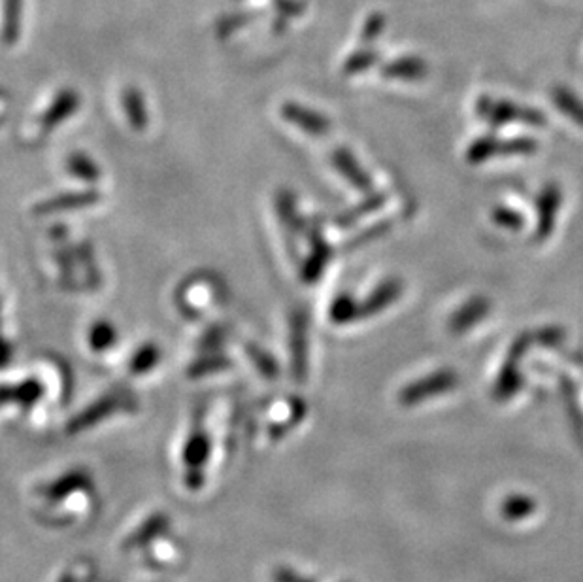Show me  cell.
<instances>
[{
  "label": "cell",
  "mask_w": 583,
  "mask_h": 582,
  "mask_svg": "<svg viewBox=\"0 0 583 582\" xmlns=\"http://www.w3.org/2000/svg\"><path fill=\"white\" fill-rule=\"evenodd\" d=\"M476 114L493 127H502L510 123H523L533 127L546 125V116L531 106H523L506 99H493L487 95L478 99Z\"/></svg>",
  "instance_id": "cell-1"
},
{
  "label": "cell",
  "mask_w": 583,
  "mask_h": 582,
  "mask_svg": "<svg viewBox=\"0 0 583 582\" xmlns=\"http://www.w3.org/2000/svg\"><path fill=\"white\" fill-rule=\"evenodd\" d=\"M459 386V375L453 369H440L427 377L419 378L416 382L404 386L400 390L399 403L404 407H414L425 403L433 397L451 392Z\"/></svg>",
  "instance_id": "cell-2"
},
{
  "label": "cell",
  "mask_w": 583,
  "mask_h": 582,
  "mask_svg": "<svg viewBox=\"0 0 583 582\" xmlns=\"http://www.w3.org/2000/svg\"><path fill=\"white\" fill-rule=\"evenodd\" d=\"M538 150V142L533 138H502L482 137L468 146L467 159L468 163L478 165L489 161L493 157H510V155H531Z\"/></svg>",
  "instance_id": "cell-3"
},
{
  "label": "cell",
  "mask_w": 583,
  "mask_h": 582,
  "mask_svg": "<svg viewBox=\"0 0 583 582\" xmlns=\"http://www.w3.org/2000/svg\"><path fill=\"white\" fill-rule=\"evenodd\" d=\"M563 205V191L557 184H546L538 193L536 199V231L534 240L550 239L555 223L559 218V210Z\"/></svg>",
  "instance_id": "cell-4"
},
{
  "label": "cell",
  "mask_w": 583,
  "mask_h": 582,
  "mask_svg": "<svg viewBox=\"0 0 583 582\" xmlns=\"http://www.w3.org/2000/svg\"><path fill=\"white\" fill-rule=\"evenodd\" d=\"M489 312H491V301L487 297H472L461 309L451 314L448 329L453 335H461L468 329L478 326Z\"/></svg>",
  "instance_id": "cell-5"
},
{
  "label": "cell",
  "mask_w": 583,
  "mask_h": 582,
  "mask_svg": "<svg viewBox=\"0 0 583 582\" xmlns=\"http://www.w3.org/2000/svg\"><path fill=\"white\" fill-rule=\"evenodd\" d=\"M402 290H404V286H402L399 278L384 280L376 290L368 295L365 301L359 303L361 320L368 318V316H374V314H380L382 310L391 307L399 299L400 295H402Z\"/></svg>",
  "instance_id": "cell-6"
},
{
  "label": "cell",
  "mask_w": 583,
  "mask_h": 582,
  "mask_svg": "<svg viewBox=\"0 0 583 582\" xmlns=\"http://www.w3.org/2000/svg\"><path fill=\"white\" fill-rule=\"evenodd\" d=\"M282 112L287 120L295 123L297 127L310 135H325L331 127V123L325 116H321L319 112H312L299 104H284Z\"/></svg>",
  "instance_id": "cell-7"
},
{
  "label": "cell",
  "mask_w": 583,
  "mask_h": 582,
  "mask_svg": "<svg viewBox=\"0 0 583 582\" xmlns=\"http://www.w3.org/2000/svg\"><path fill=\"white\" fill-rule=\"evenodd\" d=\"M382 74L389 80H402V82H419L429 74V67L419 57H400L393 63L382 67Z\"/></svg>",
  "instance_id": "cell-8"
},
{
  "label": "cell",
  "mask_w": 583,
  "mask_h": 582,
  "mask_svg": "<svg viewBox=\"0 0 583 582\" xmlns=\"http://www.w3.org/2000/svg\"><path fill=\"white\" fill-rule=\"evenodd\" d=\"M333 163L334 167L350 182L353 188L365 191V193L372 191L370 176L359 167L357 159L348 150H336L333 154Z\"/></svg>",
  "instance_id": "cell-9"
},
{
  "label": "cell",
  "mask_w": 583,
  "mask_h": 582,
  "mask_svg": "<svg viewBox=\"0 0 583 582\" xmlns=\"http://www.w3.org/2000/svg\"><path fill=\"white\" fill-rule=\"evenodd\" d=\"M551 101L567 118L583 125V101L574 91H570L568 87H555L551 93Z\"/></svg>",
  "instance_id": "cell-10"
},
{
  "label": "cell",
  "mask_w": 583,
  "mask_h": 582,
  "mask_svg": "<svg viewBox=\"0 0 583 582\" xmlns=\"http://www.w3.org/2000/svg\"><path fill=\"white\" fill-rule=\"evenodd\" d=\"M536 511V501L531 496H523V494H514V496L506 497L500 513L504 516V520L508 522H519L525 520L529 516H533Z\"/></svg>",
  "instance_id": "cell-11"
},
{
  "label": "cell",
  "mask_w": 583,
  "mask_h": 582,
  "mask_svg": "<svg viewBox=\"0 0 583 582\" xmlns=\"http://www.w3.org/2000/svg\"><path fill=\"white\" fill-rule=\"evenodd\" d=\"M23 0H4V19H2V38L12 44L16 42L21 29Z\"/></svg>",
  "instance_id": "cell-12"
},
{
  "label": "cell",
  "mask_w": 583,
  "mask_h": 582,
  "mask_svg": "<svg viewBox=\"0 0 583 582\" xmlns=\"http://www.w3.org/2000/svg\"><path fill=\"white\" fill-rule=\"evenodd\" d=\"M331 318L334 324H351V322L361 320L359 301H355L351 295L336 297L331 307Z\"/></svg>",
  "instance_id": "cell-13"
},
{
  "label": "cell",
  "mask_w": 583,
  "mask_h": 582,
  "mask_svg": "<svg viewBox=\"0 0 583 582\" xmlns=\"http://www.w3.org/2000/svg\"><path fill=\"white\" fill-rule=\"evenodd\" d=\"M76 95H72V93H67V95H63L57 103L51 106L50 112L46 114V118H44V127L46 129H50L53 127L57 121L63 120L65 116H68L72 110H76Z\"/></svg>",
  "instance_id": "cell-14"
},
{
  "label": "cell",
  "mask_w": 583,
  "mask_h": 582,
  "mask_svg": "<svg viewBox=\"0 0 583 582\" xmlns=\"http://www.w3.org/2000/svg\"><path fill=\"white\" fill-rule=\"evenodd\" d=\"M123 101H125V108H127V114H129V118H131L133 127H136V129H142L144 123H146V110H144V104L140 101L138 91L129 89V91L125 93V99H123Z\"/></svg>",
  "instance_id": "cell-15"
},
{
  "label": "cell",
  "mask_w": 583,
  "mask_h": 582,
  "mask_svg": "<svg viewBox=\"0 0 583 582\" xmlns=\"http://www.w3.org/2000/svg\"><path fill=\"white\" fill-rule=\"evenodd\" d=\"M491 220L497 223V225H500V227L512 229V231H519L525 225V218L519 212H516V210L508 208V206L495 208L493 214H491Z\"/></svg>",
  "instance_id": "cell-16"
},
{
  "label": "cell",
  "mask_w": 583,
  "mask_h": 582,
  "mask_svg": "<svg viewBox=\"0 0 583 582\" xmlns=\"http://www.w3.org/2000/svg\"><path fill=\"white\" fill-rule=\"evenodd\" d=\"M380 59L378 52H372V50H363V52L353 53L346 67H344V72L346 74H357V72H365V70L370 69L376 61Z\"/></svg>",
  "instance_id": "cell-17"
},
{
  "label": "cell",
  "mask_w": 583,
  "mask_h": 582,
  "mask_svg": "<svg viewBox=\"0 0 583 582\" xmlns=\"http://www.w3.org/2000/svg\"><path fill=\"white\" fill-rule=\"evenodd\" d=\"M97 197H99L97 193H82V195H67V197H65L67 201H63V199H55V201H51V203H46V205L40 206L38 210H42V212H50V210H57V208H67V206L89 205V203H93V201H95Z\"/></svg>",
  "instance_id": "cell-18"
},
{
  "label": "cell",
  "mask_w": 583,
  "mask_h": 582,
  "mask_svg": "<svg viewBox=\"0 0 583 582\" xmlns=\"http://www.w3.org/2000/svg\"><path fill=\"white\" fill-rule=\"evenodd\" d=\"M385 199L384 195H378V197H370L368 201H365L363 205L355 206L351 212H348V216H344L340 223L342 225H350V223H355L359 218H363V216H367L370 212H374V210H378L380 206L384 205Z\"/></svg>",
  "instance_id": "cell-19"
},
{
  "label": "cell",
  "mask_w": 583,
  "mask_h": 582,
  "mask_svg": "<svg viewBox=\"0 0 583 582\" xmlns=\"http://www.w3.org/2000/svg\"><path fill=\"white\" fill-rule=\"evenodd\" d=\"M68 167H70V171L74 172L76 176L85 178V180H93V178H97V174H99V172L95 171L97 167H95L87 157H84V155H74V157L70 159Z\"/></svg>",
  "instance_id": "cell-20"
},
{
  "label": "cell",
  "mask_w": 583,
  "mask_h": 582,
  "mask_svg": "<svg viewBox=\"0 0 583 582\" xmlns=\"http://www.w3.org/2000/svg\"><path fill=\"white\" fill-rule=\"evenodd\" d=\"M114 341V329L108 326V324H100V326L93 329V335H91V344L95 348H106L108 344Z\"/></svg>",
  "instance_id": "cell-21"
},
{
  "label": "cell",
  "mask_w": 583,
  "mask_h": 582,
  "mask_svg": "<svg viewBox=\"0 0 583 582\" xmlns=\"http://www.w3.org/2000/svg\"><path fill=\"white\" fill-rule=\"evenodd\" d=\"M384 18L382 16H372L368 19L367 25H365V35H363V40L365 42H370L374 38H378V35L382 33V27H384Z\"/></svg>",
  "instance_id": "cell-22"
}]
</instances>
